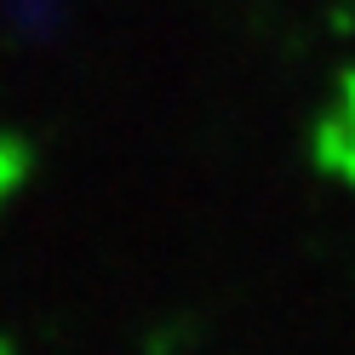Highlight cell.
<instances>
[{
  "label": "cell",
  "mask_w": 355,
  "mask_h": 355,
  "mask_svg": "<svg viewBox=\"0 0 355 355\" xmlns=\"http://www.w3.org/2000/svg\"><path fill=\"white\" fill-rule=\"evenodd\" d=\"M24 172H29V161H24V144H12V138H0V201L24 184Z\"/></svg>",
  "instance_id": "7a4b0ae2"
},
{
  "label": "cell",
  "mask_w": 355,
  "mask_h": 355,
  "mask_svg": "<svg viewBox=\"0 0 355 355\" xmlns=\"http://www.w3.org/2000/svg\"><path fill=\"white\" fill-rule=\"evenodd\" d=\"M0 355H17V349H12V344H6V338H0Z\"/></svg>",
  "instance_id": "3957f363"
},
{
  "label": "cell",
  "mask_w": 355,
  "mask_h": 355,
  "mask_svg": "<svg viewBox=\"0 0 355 355\" xmlns=\"http://www.w3.org/2000/svg\"><path fill=\"white\" fill-rule=\"evenodd\" d=\"M309 155H315V166H321L327 178H338V184L355 189V75L338 80V98H332V109L315 121Z\"/></svg>",
  "instance_id": "6da1fadb"
}]
</instances>
